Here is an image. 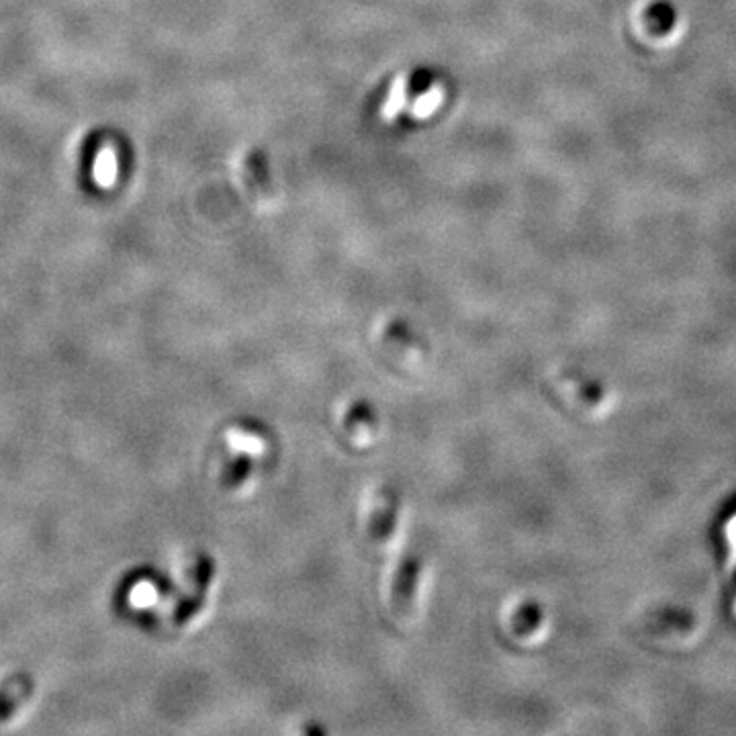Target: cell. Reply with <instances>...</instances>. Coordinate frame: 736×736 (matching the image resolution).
<instances>
[{
	"label": "cell",
	"mask_w": 736,
	"mask_h": 736,
	"mask_svg": "<svg viewBox=\"0 0 736 736\" xmlns=\"http://www.w3.org/2000/svg\"><path fill=\"white\" fill-rule=\"evenodd\" d=\"M86 162H88V172L97 184L101 187H109V184L117 182V174H119V150L113 144L111 137L107 135H95L92 140L86 144Z\"/></svg>",
	"instance_id": "cell-1"
},
{
	"label": "cell",
	"mask_w": 736,
	"mask_h": 736,
	"mask_svg": "<svg viewBox=\"0 0 736 736\" xmlns=\"http://www.w3.org/2000/svg\"><path fill=\"white\" fill-rule=\"evenodd\" d=\"M644 25H647L651 35L665 37L677 25V9L671 0H653V3L644 9Z\"/></svg>",
	"instance_id": "cell-2"
},
{
	"label": "cell",
	"mask_w": 736,
	"mask_h": 736,
	"mask_svg": "<svg viewBox=\"0 0 736 736\" xmlns=\"http://www.w3.org/2000/svg\"><path fill=\"white\" fill-rule=\"evenodd\" d=\"M416 579H418V565L416 561H407L401 571L399 577L395 581V589H393V606L397 610V614H405L409 610L413 591H416Z\"/></svg>",
	"instance_id": "cell-3"
}]
</instances>
